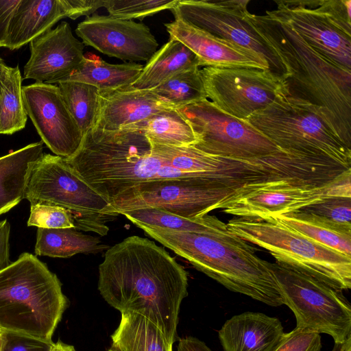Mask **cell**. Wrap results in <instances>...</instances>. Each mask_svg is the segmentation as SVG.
<instances>
[{"label":"cell","instance_id":"obj_4","mask_svg":"<svg viewBox=\"0 0 351 351\" xmlns=\"http://www.w3.org/2000/svg\"><path fill=\"white\" fill-rule=\"evenodd\" d=\"M69 305L56 274L35 255L22 253L0 270V331L53 342Z\"/></svg>","mask_w":351,"mask_h":351},{"label":"cell","instance_id":"obj_35","mask_svg":"<svg viewBox=\"0 0 351 351\" xmlns=\"http://www.w3.org/2000/svg\"><path fill=\"white\" fill-rule=\"evenodd\" d=\"M27 226L47 229L75 228L72 216L68 210L46 203L30 204Z\"/></svg>","mask_w":351,"mask_h":351},{"label":"cell","instance_id":"obj_8","mask_svg":"<svg viewBox=\"0 0 351 351\" xmlns=\"http://www.w3.org/2000/svg\"><path fill=\"white\" fill-rule=\"evenodd\" d=\"M283 304L293 313L295 328L330 335L335 343L351 337V306L325 283L278 263H270Z\"/></svg>","mask_w":351,"mask_h":351},{"label":"cell","instance_id":"obj_2","mask_svg":"<svg viewBox=\"0 0 351 351\" xmlns=\"http://www.w3.org/2000/svg\"><path fill=\"white\" fill-rule=\"evenodd\" d=\"M265 13H250L249 19L282 64L287 95L317 107L351 149V71L320 54L289 23Z\"/></svg>","mask_w":351,"mask_h":351},{"label":"cell","instance_id":"obj_34","mask_svg":"<svg viewBox=\"0 0 351 351\" xmlns=\"http://www.w3.org/2000/svg\"><path fill=\"white\" fill-rule=\"evenodd\" d=\"M178 0H104L108 15L123 20H143L165 10H171Z\"/></svg>","mask_w":351,"mask_h":351},{"label":"cell","instance_id":"obj_10","mask_svg":"<svg viewBox=\"0 0 351 351\" xmlns=\"http://www.w3.org/2000/svg\"><path fill=\"white\" fill-rule=\"evenodd\" d=\"M266 12L289 23L313 48L351 71L350 0H278Z\"/></svg>","mask_w":351,"mask_h":351},{"label":"cell","instance_id":"obj_29","mask_svg":"<svg viewBox=\"0 0 351 351\" xmlns=\"http://www.w3.org/2000/svg\"><path fill=\"white\" fill-rule=\"evenodd\" d=\"M291 229L319 244L351 257V230L301 210L275 217Z\"/></svg>","mask_w":351,"mask_h":351},{"label":"cell","instance_id":"obj_32","mask_svg":"<svg viewBox=\"0 0 351 351\" xmlns=\"http://www.w3.org/2000/svg\"><path fill=\"white\" fill-rule=\"evenodd\" d=\"M62 98L83 136L95 125L99 90L90 84L66 81L58 84Z\"/></svg>","mask_w":351,"mask_h":351},{"label":"cell","instance_id":"obj_30","mask_svg":"<svg viewBox=\"0 0 351 351\" xmlns=\"http://www.w3.org/2000/svg\"><path fill=\"white\" fill-rule=\"evenodd\" d=\"M124 129L140 130L150 142L174 147L197 143L191 125L176 108L162 110L147 119Z\"/></svg>","mask_w":351,"mask_h":351},{"label":"cell","instance_id":"obj_43","mask_svg":"<svg viewBox=\"0 0 351 351\" xmlns=\"http://www.w3.org/2000/svg\"><path fill=\"white\" fill-rule=\"evenodd\" d=\"M49 351H76L73 346L69 345L58 340L53 342Z\"/></svg>","mask_w":351,"mask_h":351},{"label":"cell","instance_id":"obj_46","mask_svg":"<svg viewBox=\"0 0 351 351\" xmlns=\"http://www.w3.org/2000/svg\"><path fill=\"white\" fill-rule=\"evenodd\" d=\"M0 351H1V333L0 332Z\"/></svg>","mask_w":351,"mask_h":351},{"label":"cell","instance_id":"obj_3","mask_svg":"<svg viewBox=\"0 0 351 351\" xmlns=\"http://www.w3.org/2000/svg\"><path fill=\"white\" fill-rule=\"evenodd\" d=\"M142 230L230 291L270 306L283 304L270 263L258 257L256 249L241 239L161 228Z\"/></svg>","mask_w":351,"mask_h":351},{"label":"cell","instance_id":"obj_20","mask_svg":"<svg viewBox=\"0 0 351 351\" xmlns=\"http://www.w3.org/2000/svg\"><path fill=\"white\" fill-rule=\"evenodd\" d=\"M171 108L149 90H138L131 86L99 90V110L94 128L109 131L124 129Z\"/></svg>","mask_w":351,"mask_h":351},{"label":"cell","instance_id":"obj_37","mask_svg":"<svg viewBox=\"0 0 351 351\" xmlns=\"http://www.w3.org/2000/svg\"><path fill=\"white\" fill-rule=\"evenodd\" d=\"M321 336L319 333L294 328L284 333L272 351H322Z\"/></svg>","mask_w":351,"mask_h":351},{"label":"cell","instance_id":"obj_15","mask_svg":"<svg viewBox=\"0 0 351 351\" xmlns=\"http://www.w3.org/2000/svg\"><path fill=\"white\" fill-rule=\"evenodd\" d=\"M27 116L47 147L66 158L79 149L83 135L69 112L59 87L46 82L22 86Z\"/></svg>","mask_w":351,"mask_h":351},{"label":"cell","instance_id":"obj_1","mask_svg":"<svg viewBox=\"0 0 351 351\" xmlns=\"http://www.w3.org/2000/svg\"><path fill=\"white\" fill-rule=\"evenodd\" d=\"M188 274L162 247L149 239L130 236L110 247L99 265L97 288L121 313L141 315L173 344L182 300L188 295Z\"/></svg>","mask_w":351,"mask_h":351},{"label":"cell","instance_id":"obj_23","mask_svg":"<svg viewBox=\"0 0 351 351\" xmlns=\"http://www.w3.org/2000/svg\"><path fill=\"white\" fill-rule=\"evenodd\" d=\"M43 154L41 141L0 157V216L25 199L31 171Z\"/></svg>","mask_w":351,"mask_h":351},{"label":"cell","instance_id":"obj_16","mask_svg":"<svg viewBox=\"0 0 351 351\" xmlns=\"http://www.w3.org/2000/svg\"><path fill=\"white\" fill-rule=\"evenodd\" d=\"M75 33L85 45L129 62H148L158 47L145 24L110 15L95 13L86 17L77 25Z\"/></svg>","mask_w":351,"mask_h":351},{"label":"cell","instance_id":"obj_18","mask_svg":"<svg viewBox=\"0 0 351 351\" xmlns=\"http://www.w3.org/2000/svg\"><path fill=\"white\" fill-rule=\"evenodd\" d=\"M191 177L195 176L174 168L168 161L154 154L149 140L141 132L111 171L103 195L110 203L125 191L142 182Z\"/></svg>","mask_w":351,"mask_h":351},{"label":"cell","instance_id":"obj_25","mask_svg":"<svg viewBox=\"0 0 351 351\" xmlns=\"http://www.w3.org/2000/svg\"><path fill=\"white\" fill-rule=\"evenodd\" d=\"M194 66L199 67L196 55L182 43L169 40L147 62L130 86L150 90L173 75Z\"/></svg>","mask_w":351,"mask_h":351},{"label":"cell","instance_id":"obj_26","mask_svg":"<svg viewBox=\"0 0 351 351\" xmlns=\"http://www.w3.org/2000/svg\"><path fill=\"white\" fill-rule=\"evenodd\" d=\"M143 69L141 64H110L94 54L86 53L73 72L60 82L77 81L93 85L100 90H114L130 86Z\"/></svg>","mask_w":351,"mask_h":351},{"label":"cell","instance_id":"obj_17","mask_svg":"<svg viewBox=\"0 0 351 351\" xmlns=\"http://www.w3.org/2000/svg\"><path fill=\"white\" fill-rule=\"evenodd\" d=\"M29 44L30 57L24 66L23 80L58 84L73 72L84 58V44L73 36L65 21Z\"/></svg>","mask_w":351,"mask_h":351},{"label":"cell","instance_id":"obj_41","mask_svg":"<svg viewBox=\"0 0 351 351\" xmlns=\"http://www.w3.org/2000/svg\"><path fill=\"white\" fill-rule=\"evenodd\" d=\"M10 225L7 219L0 221V270L9 265Z\"/></svg>","mask_w":351,"mask_h":351},{"label":"cell","instance_id":"obj_27","mask_svg":"<svg viewBox=\"0 0 351 351\" xmlns=\"http://www.w3.org/2000/svg\"><path fill=\"white\" fill-rule=\"evenodd\" d=\"M119 324L111 335L112 346L118 351H173V344L145 317L121 313Z\"/></svg>","mask_w":351,"mask_h":351},{"label":"cell","instance_id":"obj_5","mask_svg":"<svg viewBox=\"0 0 351 351\" xmlns=\"http://www.w3.org/2000/svg\"><path fill=\"white\" fill-rule=\"evenodd\" d=\"M226 226L234 236L267 250L276 263L337 291L351 288V257L310 239L276 218L237 217Z\"/></svg>","mask_w":351,"mask_h":351},{"label":"cell","instance_id":"obj_7","mask_svg":"<svg viewBox=\"0 0 351 351\" xmlns=\"http://www.w3.org/2000/svg\"><path fill=\"white\" fill-rule=\"evenodd\" d=\"M25 199L30 204L46 203L68 210L77 230L105 236L107 223L117 217L110 204L92 189L64 161V158L43 153L35 162L27 184Z\"/></svg>","mask_w":351,"mask_h":351},{"label":"cell","instance_id":"obj_9","mask_svg":"<svg viewBox=\"0 0 351 351\" xmlns=\"http://www.w3.org/2000/svg\"><path fill=\"white\" fill-rule=\"evenodd\" d=\"M351 171L325 184L281 180L245 185L217 205L238 218L275 217L333 197H351Z\"/></svg>","mask_w":351,"mask_h":351},{"label":"cell","instance_id":"obj_36","mask_svg":"<svg viewBox=\"0 0 351 351\" xmlns=\"http://www.w3.org/2000/svg\"><path fill=\"white\" fill-rule=\"evenodd\" d=\"M300 210L351 230V197L327 199Z\"/></svg>","mask_w":351,"mask_h":351},{"label":"cell","instance_id":"obj_39","mask_svg":"<svg viewBox=\"0 0 351 351\" xmlns=\"http://www.w3.org/2000/svg\"><path fill=\"white\" fill-rule=\"evenodd\" d=\"M66 11V17L75 20L82 16L86 17L104 6V0H62Z\"/></svg>","mask_w":351,"mask_h":351},{"label":"cell","instance_id":"obj_45","mask_svg":"<svg viewBox=\"0 0 351 351\" xmlns=\"http://www.w3.org/2000/svg\"><path fill=\"white\" fill-rule=\"evenodd\" d=\"M106 351H118V350H116L115 348H112V347H110Z\"/></svg>","mask_w":351,"mask_h":351},{"label":"cell","instance_id":"obj_11","mask_svg":"<svg viewBox=\"0 0 351 351\" xmlns=\"http://www.w3.org/2000/svg\"><path fill=\"white\" fill-rule=\"evenodd\" d=\"M237 190L208 178L149 181L128 189L112 199L109 203L110 210L117 217L132 210L156 208L186 218H198L216 210L219 204Z\"/></svg>","mask_w":351,"mask_h":351},{"label":"cell","instance_id":"obj_38","mask_svg":"<svg viewBox=\"0 0 351 351\" xmlns=\"http://www.w3.org/2000/svg\"><path fill=\"white\" fill-rule=\"evenodd\" d=\"M1 333V351H49L53 342H47L22 334Z\"/></svg>","mask_w":351,"mask_h":351},{"label":"cell","instance_id":"obj_21","mask_svg":"<svg viewBox=\"0 0 351 351\" xmlns=\"http://www.w3.org/2000/svg\"><path fill=\"white\" fill-rule=\"evenodd\" d=\"M284 333L278 318L247 311L227 319L218 337L223 351H272Z\"/></svg>","mask_w":351,"mask_h":351},{"label":"cell","instance_id":"obj_31","mask_svg":"<svg viewBox=\"0 0 351 351\" xmlns=\"http://www.w3.org/2000/svg\"><path fill=\"white\" fill-rule=\"evenodd\" d=\"M23 77L18 66H6L0 85V134H12L23 130L27 114L22 94Z\"/></svg>","mask_w":351,"mask_h":351},{"label":"cell","instance_id":"obj_22","mask_svg":"<svg viewBox=\"0 0 351 351\" xmlns=\"http://www.w3.org/2000/svg\"><path fill=\"white\" fill-rule=\"evenodd\" d=\"M66 17L62 0H21L11 20L5 47L19 49Z\"/></svg>","mask_w":351,"mask_h":351},{"label":"cell","instance_id":"obj_24","mask_svg":"<svg viewBox=\"0 0 351 351\" xmlns=\"http://www.w3.org/2000/svg\"><path fill=\"white\" fill-rule=\"evenodd\" d=\"M141 229L161 228L175 232L205 234L220 237H232L226 223L217 217L206 215L186 218L156 208H143L122 214Z\"/></svg>","mask_w":351,"mask_h":351},{"label":"cell","instance_id":"obj_13","mask_svg":"<svg viewBox=\"0 0 351 351\" xmlns=\"http://www.w3.org/2000/svg\"><path fill=\"white\" fill-rule=\"evenodd\" d=\"M249 3L250 0H178L170 10L175 19L256 54L268 63L271 72L282 77V64L250 21Z\"/></svg>","mask_w":351,"mask_h":351},{"label":"cell","instance_id":"obj_19","mask_svg":"<svg viewBox=\"0 0 351 351\" xmlns=\"http://www.w3.org/2000/svg\"><path fill=\"white\" fill-rule=\"evenodd\" d=\"M169 40L182 43L199 60V66H241L270 70L268 63L256 54L217 38L180 19L165 23Z\"/></svg>","mask_w":351,"mask_h":351},{"label":"cell","instance_id":"obj_28","mask_svg":"<svg viewBox=\"0 0 351 351\" xmlns=\"http://www.w3.org/2000/svg\"><path fill=\"white\" fill-rule=\"evenodd\" d=\"M110 247L97 237L75 228H38L35 254L53 258H69L77 254H97Z\"/></svg>","mask_w":351,"mask_h":351},{"label":"cell","instance_id":"obj_42","mask_svg":"<svg viewBox=\"0 0 351 351\" xmlns=\"http://www.w3.org/2000/svg\"><path fill=\"white\" fill-rule=\"evenodd\" d=\"M177 351H213L204 341L193 337L180 338Z\"/></svg>","mask_w":351,"mask_h":351},{"label":"cell","instance_id":"obj_14","mask_svg":"<svg viewBox=\"0 0 351 351\" xmlns=\"http://www.w3.org/2000/svg\"><path fill=\"white\" fill-rule=\"evenodd\" d=\"M200 73L207 99L243 120L269 106L285 89L282 77L269 70L206 66Z\"/></svg>","mask_w":351,"mask_h":351},{"label":"cell","instance_id":"obj_12","mask_svg":"<svg viewBox=\"0 0 351 351\" xmlns=\"http://www.w3.org/2000/svg\"><path fill=\"white\" fill-rule=\"evenodd\" d=\"M176 109L197 138L193 146L206 154L250 159L281 149L245 120L222 112L207 99Z\"/></svg>","mask_w":351,"mask_h":351},{"label":"cell","instance_id":"obj_33","mask_svg":"<svg viewBox=\"0 0 351 351\" xmlns=\"http://www.w3.org/2000/svg\"><path fill=\"white\" fill-rule=\"evenodd\" d=\"M150 90L173 108L207 99L199 66L184 70Z\"/></svg>","mask_w":351,"mask_h":351},{"label":"cell","instance_id":"obj_40","mask_svg":"<svg viewBox=\"0 0 351 351\" xmlns=\"http://www.w3.org/2000/svg\"><path fill=\"white\" fill-rule=\"evenodd\" d=\"M21 0H0V47H5L11 20Z\"/></svg>","mask_w":351,"mask_h":351},{"label":"cell","instance_id":"obj_6","mask_svg":"<svg viewBox=\"0 0 351 351\" xmlns=\"http://www.w3.org/2000/svg\"><path fill=\"white\" fill-rule=\"evenodd\" d=\"M245 121L281 149L330 158L350 167L351 149L334 133L320 110L289 96L286 89Z\"/></svg>","mask_w":351,"mask_h":351},{"label":"cell","instance_id":"obj_44","mask_svg":"<svg viewBox=\"0 0 351 351\" xmlns=\"http://www.w3.org/2000/svg\"><path fill=\"white\" fill-rule=\"evenodd\" d=\"M6 66L7 65L4 62L3 60L0 57V85H1V75H2L5 68L6 67Z\"/></svg>","mask_w":351,"mask_h":351}]
</instances>
